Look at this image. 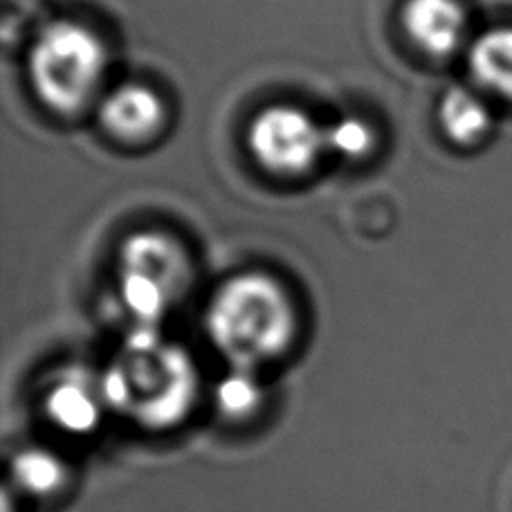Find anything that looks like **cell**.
I'll return each mask as SVG.
<instances>
[{"mask_svg":"<svg viewBox=\"0 0 512 512\" xmlns=\"http://www.w3.org/2000/svg\"><path fill=\"white\" fill-rule=\"evenodd\" d=\"M108 54L99 36L75 21L45 25L30 50V79L41 102L61 115H75L102 86Z\"/></svg>","mask_w":512,"mask_h":512,"instance_id":"3957f363","label":"cell"},{"mask_svg":"<svg viewBox=\"0 0 512 512\" xmlns=\"http://www.w3.org/2000/svg\"><path fill=\"white\" fill-rule=\"evenodd\" d=\"M14 479L18 486L32 492V495H50L66 481V468L57 459V454L45 450H27L16 456Z\"/></svg>","mask_w":512,"mask_h":512,"instance_id":"8fae6325","label":"cell"},{"mask_svg":"<svg viewBox=\"0 0 512 512\" xmlns=\"http://www.w3.org/2000/svg\"><path fill=\"white\" fill-rule=\"evenodd\" d=\"M191 281L185 250L167 234L142 232L124 243L120 292L140 326H153L182 299Z\"/></svg>","mask_w":512,"mask_h":512,"instance_id":"277c9868","label":"cell"},{"mask_svg":"<svg viewBox=\"0 0 512 512\" xmlns=\"http://www.w3.org/2000/svg\"><path fill=\"white\" fill-rule=\"evenodd\" d=\"M441 124L456 144H474L492 128V113L483 99L463 86L447 90L441 102Z\"/></svg>","mask_w":512,"mask_h":512,"instance_id":"9c48e42d","label":"cell"},{"mask_svg":"<svg viewBox=\"0 0 512 512\" xmlns=\"http://www.w3.org/2000/svg\"><path fill=\"white\" fill-rule=\"evenodd\" d=\"M194 380L187 355L176 346L160 344L153 326H140L128 337L126 360L106 373L99 391L111 405L124 409L144 391L142 418L164 425L182 416L194 396Z\"/></svg>","mask_w":512,"mask_h":512,"instance_id":"7a4b0ae2","label":"cell"},{"mask_svg":"<svg viewBox=\"0 0 512 512\" xmlns=\"http://www.w3.org/2000/svg\"><path fill=\"white\" fill-rule=\"evenodd\" d=\"M261 402V387L248 369H234L218 384V405L227 416H248Z\"/></svg>","mask_w":512,"mask_h":512,"instance_id":"7c38bea8","label":"cell"},{"mask_svg":"<svg viewBox=\"0 0 512 512\" xmlns=\"http://www.w3.org/2000/svg\"><path fill=\"white\" fill-rule=\"evenodd\" d=\"M99 122L120 140H146L164 122L162 99L151 88L140 84H124L104 97L99 106Z\"/></svg>","mask_w":512,"mask_h":512,"instance_id":"52a82bcc","label":"cell"},{"mask_svg":"<svg viewBox=\"0 0 512 512\" xmlns=\"http://www.w3.org/2000/svg\"><path fill=\"white\" fill-rule=\"evenodd\" d=\"M205 322L214 346L234 369L252 371L288 349L297 319L277 279L243 272L218 288Z\"/></svg>","mask_w":512,"mask_h":512,"instance_id":"6da1fadb","label":"cell"},{"mask_svg":"<svg viewBox=\"0 0 512 512\" xmlns=\"http://www.w3.org/2000/svg\"><path fill=\"white\" fill-rule=\"evenodd\" d=\"M371 146V128L353 117L326 128V151L340 153L344 158H362L371 151Z\"/></svg>","mask_w":512,"mask_h":512,"instance_id":"4fadbf2b","label":"cell"},{"mask_svg":"<svg viewBox=\"0 0 512 512\" xmlns=\"http://www.w3.org/2000/svg\"><path fill=\"white\" fill-rule=\"evenodd\" d=\"M470 70L483 88L512 99V27H492L472 43Z\"/></svg>","mask_w":512,"mask_h":512,"instance_id":"ba28073f","label":"cell"},{"mask_svg":"<svg viewBox=\"0 0 512 512\" xmlns=\"http://www.w3.org/2000/svg\"><path fill=\"white\" fill-rule=\"evenodd\" d=\"M250 151L256 162L274 173H301L326 151V128L292 106H270L250 126Z\"/></svg>","mask_w":512,"mask_h":512,"instance_id":"5b68a950","label":"cell"},{"mask_svg":"<svg viewBox=\"0 0 512 512\" xmlns=\"http://www.w3.org/2000/svg\"><path fill=\"white\" fill-rule=\"evenodd\" d=\"M48 411L54 423L63 429L84 434L97 425L99 398L84 378L70 376L50 391Z\"/></svg>","mask_w":512,"mask_h":512,"instance_id":"30bf717a","label":"cell"},{"mask_svg":"<svg viewBox=\"0 0 512 512\" xmlns=\"http://www.w3.org/2000/svg\"><path fill=\"white\" fill-rule=\"evenodd\" d=\"M402 23L418 48L436 57L459 48L468 25L459 0H407Z\"/></svg>","mask_w":512,"mask_h":512,"instance_id":"8992f818","label":"cell"}]
</instances>
